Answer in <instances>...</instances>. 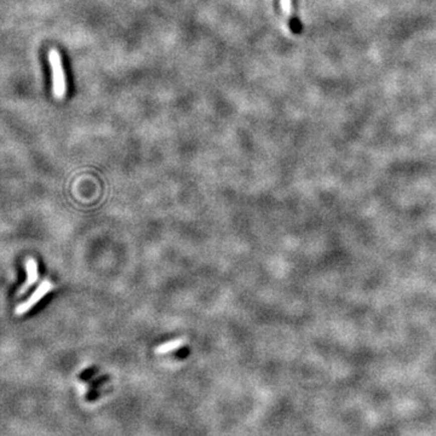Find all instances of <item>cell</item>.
I'll list each match as a JSON object with an SVG mask.
<instances>
[{
    "label": "cell",
    "instance_id": "1",
    "mask_svg": "<svg viewBox=\"0 0 436 436\" xmlns=\"http://www.w3.org/2000/svg\"><path fill=\"white\" fill-rule=\"evenodd\" d=\"M49 62L52 72V91H54L55 97L61 99L66 96L67 84L62 58L56 49H52L49 52Z\"/></svg>",
    "mask_w": 436,
    "mask_h": 436
},
{
    "label": "cell",
    "instance_id": "2",
    "mask_svg": "<svg viewBox=\"0 0 436 436\" xmlns=\"http://www.w3.org/2000/svg\"><path fill=\"white\" fill-rule=\"evenodd\" d=\"M52 289V283L49 281V280H45V281H43L39 285V287L36 289V292H34L33 295H32L31 298H28L27 301H26L25 303L21 304L20 307H17V314H23V313L28 312L29 309L32 308L33 306H36V304L39 302L40 300L45 296L46 294H49L50 291Z\"/></svg>",
    "mask_w": 436,
    "mask_h": 436
},
{
    "label": "cell",
    "instance_id": "3",
    "mask_svg": "<svg viewBox=\"0 0 436 436\" xmlns=\"http://www.w3.org/2000/svg\"><path fill=\"white\" fill-rule=\"evenodd\" d=\"M26 268H27V280H26V283L21 287V292L27 291L38 279V269L36 260L33 258H29L27 260V264H26Z\"/></svg>",
    "mask_w": 436,
    "mask_h": 436
},
{
    "label": "cell",
    "instance_id": "4",
    "mask_svg": "<svg viewBox=\"0 0 436 436\" xmlns=\"http://www.w3.org/2000/svg\"><path fill=\"white\" fill-rule=\"evenodd\" d=\"M186 344V339L184 338H178V339H174V341H170L166 342V343L160 344L159 347L155 348V354H158V355H164V354H168L171 352H175V350L180 349L181 347H183V345Z\"/></svg>",
    "mask_w": 436,
    "mask_h": 436
},
{
    "label": "cell",
    "instance_id": "5",
    "mask_svg": "<svg viewBox=\"0 0 436 436\" xmlns=\"http://www.w3.org/2000/svg\"><path fill=\"white\" fill-rule=\"evenodd\" d=\"M282 14L288 21H292V0H280Z\"/></svg>",
    "mask_w": 436,
    "mask_h": 436
}]
</instances>
